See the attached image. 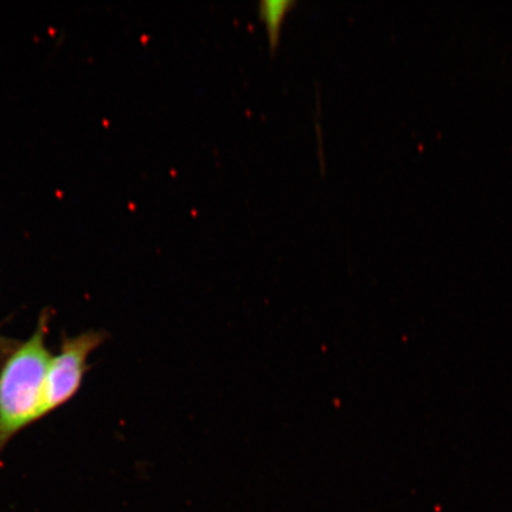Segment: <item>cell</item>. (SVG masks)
<instances>
[{"mask_svg":"<svg viewBox=\"0 0 512 512\" xmlns=\"http://www.w3.org/2000/svg\"><path fill=\"white\" fill-rule=\"evenodd\" d=\"M43 315L27 341L10 351L0 369V453L24 428L44 416V396L51 352Z\"/></svg>","mask_w":512,"mask_h":512,"instance_id":"obj_1","label":"cell"},{"mask_svg":"<svg viewBox=\"0 0 512 512\" xmlns=\"http://www.w3.org/2000/svg\"><path fill=\"white\" fill-rule=\"evenodd\" d=\"M104 339L101 332H83L67 338L57 355L51 357L44 396V416L66 405L79 392L88 358L104 343Z\"/></svg>","mask_w":512,"mask_h":512,"instance_id":"obj_2","label":"cell"},{"mask_svg":"<svg viewBox=\"0 0 512 512\" xmlns=\"http://www.w3.org/2000/svg\"><path fill=\"white\" fill-rule=\"evenodd\" d=\"M297 2L293 0H262L259 3L258 11L267 32L268 44L272 53L279 47L281 29L288 15Z\"/></svg>","mask_w":512,"mask_h":512,"instance_id":"obj_3","label":"cell"},{"mask_svg":"<svg viewBox=\"0 0 512 512\" xmlns=\"http://www.w3.org/2000/svg\"><path fill=\"white\" fill-rule=\"evenodd\" d=\"M12 348L15 347L14 344H9L8 342L4 341V339L0 338V351H5L6 348Z\"/></svg>","mask_w":512,"mask_h":512,"instance_id":"obj_4","label":"cell"}]
</instances>
